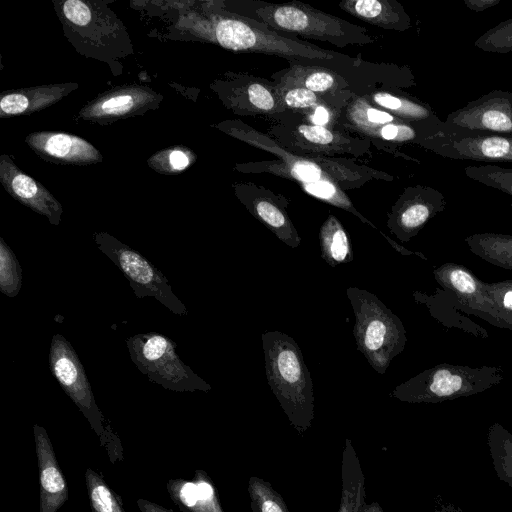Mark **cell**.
I'll use <instances>...</instances> for the list:
<instances>
[{
	"label": "cell",
	"mask_w": 512,
	"mask_h": 512,
	"mask_svg": "<svg viewBox=\"0 0 512 512\" xmlns=\"http://www.w3.org/2000/svg\"><path fill=\"white\" fill-rule=\"evenodd\" d=\"M470 251L484 261L512 270V235L476 233L465 238Z\"/></svg>",
	"instance_id": "27"
},
{
	"label": "cell",
	"mask_w": 512,
	"mask_h": 512,
	"mask_svg": "<svg viewBox=\"0 0 512 512\" xmlns=\"http://www.w3.org/2000/svg\"><path fill=\"white\" fill-rule=\"evenodd\" d=\"M261 337L267 382L290 424L303 434L314 418V391L301 349L280 331H266Z\"/></svg>",
	"instance_id": "3"
},
{
	"label": "cell",
	"mask_w": 512,
	"mask_h": 512,
	"mask_svg": "<svg viewBox=\"0 0 512 512\" xmlns=\"http://www.w3.org/2000/svg\"><path fill=\"white\" fill-rule=\"evenodd\" d=\"M226 97L229 108L240 115L266 116L280 121L294 113L283 107L272 80L251 74L234 75Z\"/></svg>",
	"instance_id": "15"
},
{
	"label": "cell",
	"mask_w": 512,
	"mask_h": 512,
	"mask_svg": "<svg viewBox=\"0 0 512 512\" xmlns=\"http://www.w3.org/2000/svg\"><path fill=\"white\" fill-rule=\"evenodd\" d=\"M235 9L236 12L232 13L259 22L283 36L300 35L341 48L371 44L377 40L366 28L299 1L274 4L248 0L239 2Z\"/></svg>",
	"instance_id": "2"
},
{
	"label": "cell",
	"mask_w": 512,
	"mask_h": 512,
	"mask_svg": "<svg viewBox=\"0 0 512 512\" xmlns=\"http://www.w3.org/2000/svg\"><path fill=\"white\" fill-rule=\"evenodd\" d=\"M33 434L39 468L40 512H58L68 500L67 483L47 431L35 424Z\"/></svg>",
	"instance_id": "21"
},
{
	"label": "cell",
	"mask_w": 512,
	"mask_h": 512,
	"mask_svg": "<svg viewBox=\"0 0 512 512\" xmlns=\"http://www.w3.org/2000/svg\"><path fill=\"white\" fill-rule=\"evenodd\" d=\"M340 9L370 25L404 32L412 27L411 17L396 0H345Z\"/></svg>",
	"instance_id": "24"
},
{
	"label": "cell",
	"mask_w": 512,
	"mask_h": 512,
	"mask_svg": "<svg viewBox=\"0 0 512 512\" xmlns=\"http://www.w3.org/2000/svg\"><path fill=\"white\" fill-rule=\"evenodd\" d=\"M504 380L500 366L438 364L396 386L390 396L407 403H439L486 391Z\"/></svg>",
	"instance_id": "6"
},
{
	"label": "cell",
	"mask_w": 512,
	"mask_h": 512,
	"mask_svg": "<svg viewBox=\"0 0 512 512\" xmlns=\"http://www.w3.org/2000/svg\"><path fill=\"white\" fill-rule=\"evenodd\" d=\"M78 87L74 83L43 85L2 93L0 116L30 114L51 106Z\"/></svg>",
	"instance_id": "23"
},
{
	"label": "cell",
	"mask_w": 512,
	"mask_h": 512,
	"mask_svg": "<svg viewBox=\"0 0 512 512\" xmlns=\"http://www.w3.org/2000/svg\"><path fill=\"white\" fill-rule=\"evenodd\" d=\"M126 343L131 360L149 381L176 392L211 390L210 384L180 359L176 343L165 335L139 333Z\"/></svg>",
	"instance_id": "8"
},
{
	"label": "cell",
	"mask_w": 512,
	"mask_h": 512,
	"mask_svg": "<svg viewBox=\"0 0 512 512\" xmlns=\"http://www.w3.org/2000/svg\"><path fill=\"white\" fill-rule=\"evenodd\" d=\"M487 446L497 477L512 488V434L501 424H492Z\"/></svg>",
	"instance_id": "28"
},
{
	"label": "cell",
	"mask_w": 512,
	"mask_h": 512,
	"mask_svg": "<svg viewBox=\"0 0 512 512\" xmlns=\"http://www.w3.org/2000/svg\"><path fill=\"white\" fill-rule=\"evenodd\" d=\"M195 157L184 147H174L163 150L150 158L149 164L153 169L162 173H177L192 164Z\"/></svg>",
	"instance_id": "36"
},
{
	"label": "cell",
	"mask_w": 512,
	"mask_h": 512,
	"mask_svg": "<svg viewBox=\"0 0 512 512\" xmlns=\"http://www.w3.org/2000/svg\"><path fill=\"white\" fill-rule=\"evenodd\" d=\"M28 146L42 158L61 164L87 165L101 162V153L85 139L62 132H34Z\"/></svg>",
	"instance_id": "20"
},
{
	"label": "cell",
	"mask_w": 512,
	"mask_h": 512,
	"mask_svg": "<svg viewBox=\"0 0 512 512\" xmlns=\"http://www.w3.org/2000/svg\"><path fill=\"white\" fill-rule=\"evenodd\" d=\"M85 482L92 512H125L120 497L98 472L87 468Z\"/></svg>",
	"instance_id": "30"
},
{
	"label": "cell",
	"mask_w": 512,
	"mask_h": 512,
	"mask_svg": "<svg viewBox=\"0 0 512 512\" xmlns=\"http://www.w3.org/2000/svg\"><path fill=\"white\" fill-rule=\"evenodd\" d=\"M21 286L22 269L19 261L4 239L0 238V291L8 297H15Z\"/></svg>",
	"instance_id": "33"
},
{
	"label": "cell",
	"mask_w": 512,
	"mask_h": 512,
	"mask_svg": "<svg viewBox=\"0 0 512 512\" xmlns=\"http://www.w3.org/2000/svg\"><path fill=\"white\" fill-rule=\"evenodd\" d=\"M493 304L491 324L512 330V280L487 283Z\"/></svg>",
	"instance_id": "32"
},
{
	"label": "cell",
	"mask_w": 512,
	"mask_h": 512,
	"mask_svg": "<svg viewBox=\"0 0 512 512\" xmlns=\"http://www.w3.org/2000/svg\"><path fill=\"white\" fill-rule=\"evenodd\" d=\"M464 171L468 178L485 186L498 189L512 198V168L488 164L467 166Z\"/></svg>",
	"instance_id": "34"
},
{
	"label": "cell",
	"mask_w": 512,
	"mask_h": 512,
	"mask_svg": "<svg viewBox=\"0 0 512 512\" xmlns=\"http://www.w3.org/2000/svg\"><path fill=\"white\" fill-rule=\"evenodd\" d=\"M289 66L271 76L278 88L301 87L323 96H353L348 81L337 71L327 66L305 64L298 60H288Z\"/></svg>",
	"instance_id": "19"
},
{
	"label": "cell",
	"mask_w": 512,
	"mask_h": 512,
	"mask_svg": "<svg viewBox=\"0 0 512 512\" xmlns=\"http://www.w3.org/2000/svg\"><path fill=\"white\" fill-rule=\"evenodd\" d=\"M363 512H384V510L378 502H372L365 505Z\"/></svg>",
	"instance_id": "41"
},
{
	"label": "cell",
	"mask_w": 512,
	"mask_h": 512,
	"mask_svg": "<svg viewBox=\"0 0 512 512\" xmlns=\"http://www.w3.org/2000/svg\"><path fill=\"white\" fill-rule=\"evenodd\" d=\"M235 193L252 216L284 244L291 248L300 245L301 237L287 213V198L252 182L238 184Z\"/></svg>",
	"instance_id": "14"
},
{
	"label": "cell",
	"mask_w": 512,
	"mask_h": 512,
	"mask_svg": "<svg viewBox=\"0 0 512 512\" xmlns=\"http://www.w3.org/2000/svg\"><path fill=\"white\" fill-rule=\"evenodd\" d=\"M437 283L453 295L461 307L491 323L493 304L487 283L477 278L466 267L456 263H444L433 270Z\"/></svg>",
	"instance_id": "17"
},
{
	"label": "cell",
	"mask_w": 512,
	"mask_h": 512,
	"mask_svg": "<svg viewBox=\"0 0 512 512\" xmlns=\"http://www.w3.org/2000/svg\"><path fill=\"white\" fill-rule=\"evenodd\" d=\"M319 243L321 257L329 266L353 260L349 234L333 214L327 216L319 229Z\"/></svg>",
	"instance_id": "26"
},
{
	"label": "cell",
	"mask_w": 512,
	"mask_h": 512,
	"mask_svg": "<svg viewBox=\"0 0 512 512\" xmlns=\"http://www.w3.org/2000/svg\"><path fill=\"white\" fill-rule=\"evenodd\" d=\"M136 504L140 512H174L157 503L142 498L138 499Z\"/></svg>",
	"instance_id": "39"
},
{
	"label": "cell",
	"mask_w": 512,
	"mask_h": 512,
	"mask_svg": "<svg viewBox=\"0 0 512 512\" xmlns=\"http://www.w3.org/2000/svg\"><path fill=\"white\" fill-rule=\"evenodd\" d=\"M49 367L61 388L89 422L110 461L115 463L123 460L121 441L111 426L105 422L83 365L72 345L61 334H54L52 337Z\"/></svg>",
	"instance_id": "7"
},
{
	"label": "cell",
	"mask_w": 512,
	"mask_h": 512,
	"mask_svg": "<svg viewBox=\"0 0 512 512\" xmlns=\"http://www.w3.org/2000/svg\"><path fill=\"white\" fill-rule=\"evenodd\" d=\"M162 96L148 87L124 86L110 90L84 106L79 116L94 122H109L142 114L157 106Z\"/></svg>",
	"instance_id": "16"
},
{
	"label": "cell",
	"mask_w": 512,
	"mask_h": 512,
	"mask_svg": "<svg viewBox=\"0 0 512 512\" xmlns=\"http://www.w3.org/2000/svg\"><path fill=\"white\" fill-rule=\"evenodd\" d=\"M334 112L339 113L340 111L331 107L320 106L316 108L315 111L308 116V118L310 123L313 125L328 127L327 125L329 122L334 120L335 116L337 115Z\"/></svg>",
	"instance_id": "37"
},
{
	"label": "cell",
	"mask_w": 512,
	"mask_h": 512,
	"mask_svg": "<svg viewBox=\"0 0 512 512\" xmlns=\"http://www.w3.org/2000/svg\"><path fill=\"white\" fill-rule=\"evenodd\" d=\"M94 239L98 249L124 274L138 298L153 297L174 314H188L166 277L139 252L107 233H97Z\"/></svg>",
	"instance_id": "10"
},
{
	"label": "cell",
	"mask_w": 512,
	"mask_h": 512,
	"mask_svg": "<svg viewBox=\"0 0 512 512\" xmlns=\"http://www.w3.org/2000/svg\"><path fill=\"white\" fill-rule=\"evenodd\" d=\"M293 113L267 129V135L282 148L305 156L351 154L355 157L371 155L372 140L353 137L325 126L305 123L293 118Z\"/></svg>",
	"instance_id": "9"
},
{
	"label": "cell",
	"mask_w": 512,
	"mask_h": 512,
	"mask_svg": "<svg viewBox=\"0 0 512 512\" xmlns=\"http://www.w3.org/2000/svg\"><path fill=\"white\" fill-rule=\"evenodd\" d=\"M346 293L355 316L357 350L378 374H384L405 348L404 325L375 294L357 287L347 288Z\"/></svg>",
	"instance_id": "5"
},
{
	"label": "cell",
	"mask_w": 512,
	"mask_h": 512,
	"mask_svg": "<svg viewBox=\"0 0 512 512\" xmlns=\"http://www.w3.org/2000/svg\"><path fill=\"white\" fill-rule=\"evenodd\" d=\"M445 205L440 191L420 184L409 186L387 213V227L400 242L406 243Z\"/></svg>",
	"instance_id": "12"
},
{
	"label": "cell",
	"mask_w": 512,
	"mask_h": 512,
	"mask_svg": "<svg viewBox=\"0 0 512 512\" xmlns=\"http://www.w3.org/2000/svg\"><path fill=\"white\" fill-rule=\"evenodd\" d=\"M0 181L17 201L45 216L53 225L61 221L63 207L39 182L21 171L7 155L0 156Z\"/></svg>",
	"instance_id": "18"
},
{
	"label": "cell",
	"mask_w": 512,
	"mask_h": 512,
	"mask_svg": "<svg viewBox=\"0 0 512 512\" xmlns=\"http://www.w3.org/2000/svg\"><path fill=\"white\" fill-rule=\"evenodd\" d=\"M371 104L382 107L406 122L423 121L431 117V110L420 102L389 92H375L364 96Z\"/></svg>",
	"instance_id": "29"
},
{
	"label": "cell",
	"mask_w": 512,
	"mask_h": 512,
	"mask_svg": "<svg viewBox=\"0 0 512 512\" xmlns=\"http://www.w3.org/2000/svg\"><path fill=\"white\" fill-rule=\"evenodd\" d=\"M220 127L227 134L276 156L274 160L238 164V171L248 174L268 173L294 180L306 193L354 216H358L359 212L344 190L362 187L371 180H393L391 175L359 165L351 159L292 153L267 134L240 120L226 121Z\"/></svg>",
	"instance_id": "1"
},
{
	"label": "cell",
	"mask_w": 512,
	"mask_h": 512,
	"mask_svg": "<svg viewBox=\"0 0 512 512\" xmlns=\"http://www.w3.org/2000/svg\"><path fill=\"white\" fill-rule=\"evenodd\" d=\"M248 492L253 512H290L283 497L262 478L251 476Z\"/></svg>",
	"instance_id": "31"
},
{
	"label": "cell",
	"mask_w": 512,
	"mask_h": 512,
	"mask_svg": "<svg viewBox=\"0 0 512 512\" xmlns=\"http://www.w3.org/2000/svg\"><path fill=\"white\" fill-rule=\"evenodd\" d=\"M341 480L338 512H363L366 505L365 477L350 439L345 440L342 453Z\"/></svg>",
	"instance_id": "25"
},
{
	"label": "cell",
	"mask_w": 512,
	"mask_h": 512,
	"mask_svg": "<svg viewBox=\"0 0 512 512\" xmlns=\"http://www.w3.org/2000/svg\"><path fill=\"white\" fill-rule=\"evenodd\" d=\"M444 126L512 135V92L492 90L450 113Z\"/></svg>",
	"instance_id": "13"
},
{
	"label": "cell",
	"mask_w": 512,
	"mask_h": 512,
	"mask_svg": "<svg viewBox=\"0 0 512 512\" xmlns=\"http://www.w3.org/2000/svg\"><path fill=\"white\" fill-rule=\"evenodd\" d=\"M218 16L213 22L214 39L227 50L274 55L287 60L356 65V60L349 56L283 36L259 22L230 11Z\"/></svg>",
	"instance_id": "4"
},
{
	"label": "cell",
	"mask_w": 512,
	"mask_h": 512,
	"mask_svg": "<svg viewBox=\"0 0 512 512\" xmlns=\"http://www.w3.org/2000/svg\"><path fill=\"white\" fill-rule=\"evenodd\" d=\"M437 512H464L460 507L452 503L443 502L442 500L437 502Z\"/></svg>",
	"instance_id": "40"
},
{
	"label": "cell",
	"mask_w": 512,
	"mask_h": 512,
	"mask_svg": "<svg viewBox=\"0 0 512 512\" xmlns=\"http://www.w3.org/2000/svg\"><path fill=\"white\" fill-rule=\"evenodd\" d=\"M478 49L505 54L512 51V18L496 24L485 31L474 43Z\"/></svg>",
	"instance_id": "35"
},
{
	"label": "cell",
	"mask_w": 512,
	"mask_h": 512,
	"mask_svg": "<svg viewBox=\"0 0 512 512\" xmlns=\"http://www.w3.org/2000/svg\"><path fill=\"white\" fill-rule=\"evenodd\" d=\"M416 143L450 159L512 162V135L444 126L432 134L423 135Z\"/></svg>",
	"instance_id": "11"
},
{
	"label": "cell",
	"mask_w": 512,
	"mask_h": 512,
	"mask_svg": "<svg viewBox=\"0 0 512 512\" xmlns=\"http://www.w3.org/2000/svg\"><path fill=\"white\" fill-rule=\"evenodd\" d=\"M167 491L181 512H223L216 489L203 470H196L192 481L170 479Z\"/></svg>",
	"instance_id": "22"
},
{
	"label": "cell",
	"mask_w": 512,
	"mask_h": 512,
	"mask_svg": "<svg viewBox=\"0 0 512 512\" xmlns=\"http://www.w3.org/2000/svg\"><path fill=\"white\" fill-rule=\"evenodd\" d=\"M500 1L501 0H464V3L470 10L481 12L496 6Z\"/></svg>",
	"instance_id": "38"
}]
</instances>
